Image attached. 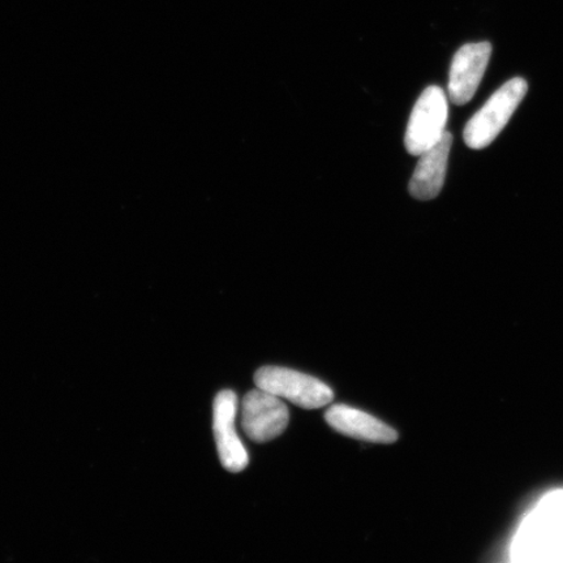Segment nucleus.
<instances>
[{
	"mask_svg": "<svg viewBox=\"0 0 563 563\" xmlns=\"http://www.w3.org/2000/svg\"><path fill=\"white\" fill-rule=\"evenodd\" d=\"M528 84L516 77L495 91L481 111L471 118L463 132L464 143L471 150L489 146L509 123L514 112L527 95Z\"/></svg>",
	"mask_w": 563,
	"mask_h": 563,
	"instance_id": "1",
	"label": "nucleus"
},
{
	"mask_svg": "<svg viewBox=\"0 0 563 563\" xmlns=\"http://www.w3.org/2000/svg\"><path fill=\"white\" fill-rule=\"evenodd\" d=\"M258 389L269 391L305 410L325 407L333 402L334 393L312 376L280 367H264L255 375Z\"/></svg>",
	"mask_w": 563,
	"mask_h": 563,
	"instance_id": "2",
	"label": "nucleus"
},
{
	"mask_svg": "<svg viewBox=\"0 0 563 563\" xmlns=\"http://www.w3.org/2000/svg\"><path fill=\"white\" fill-rule=\"evenodd\" d=\"M449 103L440 87H428L422 91L407 124L405 145L412 156H420L439 143L446 132Z\"/></svg>",
	"mask_w": 563,
	"mask_h": 563,
	"instance_id": "3",
	"label": "nucleus"
},
{
	"mask_svg": "<svg viewBox=\"0 0 563 563\" xmlns=\"http://www.w3.org/2000/svg\"><path fill=\"white\" fill-rule=\"evenodd\" d=\"M242 428L256 443L269 442L286 431L290 412L282 398L263 389L245 394L242 400Z\"/></svg>",
	"mask_w": 563,
	"mask_h": 563,
	"instance_id": "4",
	"label": "nucleus"
},
{
	"mask_svg": "<svg viewBox=\"0 0 563 563\" xmlns=\"http://www.w3.org/2000/svg\"><path fill=\"white\" fill-rule=\"evenodd\" d=\"M236 394L231 390L218 394L214 400L213 431L218 455L222 466L230 473H241L250 463L249 453L236 433Z\"/></svg>",
	"mask_w": 563,
	"mask_h": 563,
	"instance_id": "5",
	"label": "nucleus"
},
{
	"mask_svg": "<svg viewBox=\"0 0 563 563\" xmlns=\"http://www.w3.org/2000/svg\"><path fill=\"white\" fill-rule=\"evenodd\" d=\"M492 55L489 42H476L460 48L454 55L449 77V98L463 106L473 100Z\"/></svg>",
	"mask_w": 563,
	"mask_h": 563,
	"instance_id": "6",
	"label": "nucleus"
},
{
	"mask_svg": "<svg viewBox=\"0 0 563 563\" xmlns=\"http://www.w3.org/2000/svg\"><path fill=\"white\" fill-rule=\"evenodd\" d=\"M452 145L453 135L446 131L438 144L420 154L410 186H408L413 199L428 201L435 199L441 194L443 185H445Z\"/></svg>",
	"mask_w": 563,
	"mask_h": 563,
	"instance_id": "7",
	"label": "nucleus"
},
{
	"mask_svg": "<svg viewBox=\"0 0 563 563\" xmlns=\"http://www.w3.org/2000/svg\"><path fill=\"white\" fill-rule=\"evenodd\" d=\"M325 420L334 431L351 439L372 443H393L398 440V433L391 427L354 407L334 405L328 408Z\"/></svg>",
	"mask_w": 563,
	"mask_h": 563,
	"instance_id": "8",
	"label": "nucleus"
}]
</instances>
